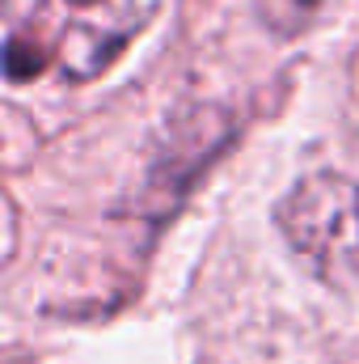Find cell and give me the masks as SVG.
<instances>
[{
    "instance_id": "cell-1",
    "label": "cell",
    "mask_w": 359,
    "mask_h": 364,
    "mask_svg": "<svg viewBox=\"0 0 359 364\" xmlns=\"http://www.w3.org/2000/svg\"><path fill=\"white\" fill-rule=\"evenodd\" d=\"M144 0H4L9 81H89L144 30Z\"/></svg>"
},
{
    "instance_id": "cell-2",
    "label": "cell",
    "mask_w": 359,
    "mask_h": 364,
    "mask_svg": "<svg viewBox=\"0 0 359 364\" xmlns=\"http://www.w3.org/2000/svg\"><path fill=\"white\" fill-rule=\"evenodd\" d=\"M283 229L300 255L338 259L359 246V195L347 182L317 178L304 182L283 203Z\"/></svg>"
}]
</instances>
